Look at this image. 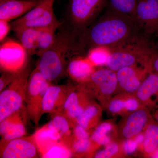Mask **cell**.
<instances>
[{"label": "cell", "instance_id": "9", "mask_svg": "<svg viewBox=\"0 0 158 158\" xmlns=\"http://www.w3.org/2000/svg\"><path fill=\"white\" fill-rule=\"evenodd\" d=\"M122 117L117 126V138L121 141L132 138L144 131L152 116L150 110L144 106Z\"/></svg>", "mask_w": 158, "mask_h": 158}, {"label": "cell", "instance_id": "8", "mask_svg": "<svg viewBox=\"0 0 158 158\" xmlns=\"http://www.w3.org/2000/svg\"><path fill=\"white\" fill-rule=\"evenodd\" d=\"M0 65L5 72L18 73L27 67L28 54L20 42L6 38L1 42Z\"/></svg>", "mask_w": 158, "mask_h": 158}, {"label": "cell", "instance_id": "25", "mask_svg": "<svg viewBox=\"0 0 158 158\" xmlns=\"http://www.w3.org/2000/svg\"><path fill=\"white\" fill-rule=\"evenodd\" d=\"M111 53L110 48L98 46L89 49L87 57L94 66H106L110 59Z\"/></svg>", "mask_w": 158, "mask_h": 158}, {"label": "cell", "instance_id": "37", "mask_svg": "<svg viewBox=\"0 0 158 158\" xmlns=\"http://www.w3.org/2000/svg\"><path fill=\"white\" fill-rule=\"evenodd\" d=\"M132 138L135 141L136 143L138 144V148L141 146L142 148L144 139V132L143 131L140 133Z\"/></svg>", "mask_w": 158, "mask_h": 158}, {"label": "cell", "instance_id": "13", "mask_svg": "<svg viewBox=\"0 0 158 158\" xmlns=\"http://www.w3.org/2000/svg\"><path fill=\"white\" fill-rule=\"evenodd\" d=\"M135 95L151 112L158 108V75L149 71Z\"/></svg>", "mask_w": 158, "mask_h": 158}, {"label": "cell", "instance_id": "5", "mask_svg": "<svg viewBox=\"0 0 158 158\" xmlns=\"http://www.w3.org/2000/svg\"><path fill=\"white\" fill-rule=\"evenodd\" d=\"M80 86L90 98H96L105 110L116 94L117 87L116 72L110 69H95L86 81Z\"/></svg>", "mask_w": 158, "mask_h": 158}, {"label": "cell", "instance_id": "15", "mask_svg": "<svg viewBox=\"0 0 158 158\" xmlns=\"http://www.w3.org/2000/svg\"><path fill=\"white\" fill-rule=\"evenodd\" d=\"M40 0H0V20L10 22L33 9Z\"/></svg>", "mask_w": 158, "mask_h": 158}, {"label": "cell", "instance_id": "22", "mask_svg": "<svg viewBox=\"0 0 158 158\" xmlns=\"http://www.w3.org/2000/svg\"><path fill=\"white\" fill-rule=\"evenodd\" d=\"M144 139L142 149L145 156L150 157L158 147V123L151 118L144 130Z\"/></svg>", "mask_w": 158, "mask_h": 158}, {"label": "cell", "instance_id": "28", "mask_svg": "<svg viewBox=\"0 0 158 158\" xmlns=\"http://www.w3.org/2000/svg\"><path fill=\"white\" fill-rule=\"evenodd\" d=\"M72 151L78 155L90 154L97 148L90 138L77 139L74 138L72 144Z\"/></svg>", "mask_w": 158, "mask_h": 158}, {"label": "cell", "instance_id": "35", "mask_svg": "<svg viewBox=\"0 0 158 158\" xmlns=\"http://www.w3.org/2000/svg\"><path fill=\"white\" fill-rule=\"evenodd\" d=\"M11 29L9 22L0 20V41L2 42L7 38V36Z\"/></svg>", "mask_w": 158, "mask_h": 158}, {"label": "cell", "instance_id": "33", "mask_svg": "<svg viewBox=\"0 0 158 158\" xmlns=\"http://www.w3.org/2000/svg\"><path fill=\"white\" fill-rule=\"evenodd\" d=\"M145 65L148 68L149 71H151L158 75V50L154 49L145 62Z\"/></svg>", "mask_w": 158, "mask_h": 158}, {"label": "cell", "instance_id": "32", "mask_svg": "<svg viewBox=\"0 0 158 158\" xmlns=\"http://www.w3.org/2000/svg\"><path fill=\"white\" fill-rule=\"evenodd\" d=\"M19 120H20V118L19 114L17 113H16L15 112L11 116H9L8 118L3 120L1 122L0 134L2 136L6 133L7 130L11 126V125Z\"/></svg>", "mask_w": 158, "mask_h": 158}, {"label": "cell", "instance_id": "12", "mask_svg": "<svg viewBox=\"0 0 158 158\" xmlns=\"http://www.w3.org/2000/svg\"><path fill=\"white\" fill-rule=\"evenodd\" d=\"M145 106L135 94H117L112 97L105 110L113 116H124Z\"/></svg>", "mask_w": 158, "mask_h": 158}, {"label": "cell", "instance_id": "6", "mask_svg": "<svg viewBox=\"0 0 158 158\" xmlns=\"http://www.w3.org/2000/svg\"><path fill=\"white\" fill-rule=\"evenodd\" d=\"M29 71L27 67L20 72L8 89L0 94V122L17 112L25 100Z\"/></svg>", "mask_w": 158, "mask_h": 158}, {"label": "cell", "instance_id": "40", "mask_svg": "<svg viewBox=\"0 0 158 158\" xmlns=\"http://www.w3.org/2000/svg\"><path fill=\"white\" fill-rule=\"evenodd\" d=\"M156 1L158 2V0H156Z\"/></svg>", "mask_w": 158, "mask_h": 158}, {"label": "cell", "instance_id": "14", "mask_svg": "<svg viewBox=\"0 0 158 158\" xmlns=\"http://www.w3.org/2000/svg\"><path fill=\"white\" fill-rule=\"evenodd\" d=\"M20 138L8 141L3 148L1 157L31 158L37 156V147L34 139Z\"/></svg>", "mask_w": 158, "mask_h": 158}, {"label": "cell", "instance_id": "27", "mask_svg": "<svg viewBox=\"0 0 158 158\" xmlns=\"http://www.w3.org/2000/svg\"><path fill=\"white\" fill-rule=\"evenodd\" d=\"M121 141L116 140L111 141L105 146L104 149L99 151L94 155L96 158H110L118 157L126 155L122 148Z\"/></svg>", "mask_w": 158, "mask_h": 158}, {"label": "cell", "instance_id": "38", "mask_svg": "<svg viewBox=\"0 0 158 158\" xmlns=\"http://www.w3.org/2000/svg\"><path fill=\"white\" fill-rule=\"evenodd\" d=\"M151 113L153 118L158 123V108L152 111Z\"/></svg>", "mask_w": 158, "mask_h": 158}, {"label": "cell", "instance_id": "21", "mask_svg": "<svg viewBox=\"0 0 158 158\" xmlns=\"http://www.w3.org/2000/svg\"><path fill=\"white\" fill-rule=\"evenodd\" d=\"M103 110L100 104L91 102L77 119V124L85 129L90 130L96 127L99 124Z\"/></svg>", "mask_w": 158, "mask_h": 158}, {"label": "cell", "instance_id": "31", "mask_svg": "<svg viewBox=\"0 0 158 158\" xmlns=\"http://www.w3.org/2000/svg\"><path fill=\"white\" fill-rule=\"evenodd\" d=\"M52 121L64 135H68L69 133V125L65 117L61 115H57L53 118Z\"/></svg>", "mask_w": 158, "mask_h": 158}, {"label": "cell", "instance_id": "29", "mask_svg": "<svg viewBox=\"0 0 158 158\" xmlns=\"http://www.w3.org/2000/svg\"><path fill=\"white\" fill-rule=\"evenodd\" d=\"M72 152L65 146L56 143L51 146L42 154L43 158H66L72 156Z\"/></svg>", "mask_w": 158, "mask_h": 158}, {"label": "cell", "instance_id": "34", "mask_svg": "<svg viewBox=\"0 0 158 158\" xmlns=\"http://www.w3.org/2000/svg\"><path fill=\"white\" fill-rule=\"evenodd\" d=\"M121 143L122 148L125 155L132 154L138 148V144L133 138L122 141Z\"/></svg>", "mask_w": 158, "mask_h": 158}, {"label": "cell", "instance_id": "39", "mask_svg": "<svg viewBox=\"0 0 158 158\" xmlns=\"http://www.w3.org/2000/svg\"><path fill=\"white\" fill-rule=\"evenodd\" d=\"M150 158H158V147L151 156Z\"/></svg>", "mask_w": 158, "mask_h": 158}, {"label": "cell", "instance_id": "20", "mask_svg": "<svg viewBox=\"0 0 158 158\" xmlns=\"http://www.w3.org/2000/svg\"><path fill=\"white\" fill-rule=\"evenodd\" d=\"M28 55H37L39 37V29L22 28L13 31Z\"/></svg>", "mask_w": 158, "mask_h": 158}, {"label": "cell", "instance_id": "30", "mask_svg": "<svg viewBox=\"0 0 158 158\" xmlns=\"http://www.w3.org/2000/svg\"><path fill=\"white\" fill-rule=\"evenodd\" d=\"M26 128L21 120L11 125L6 133L2 136L3 140L9 141L13 139L21 138L25 135Z\"/></svg>", "mask_w": 158, "mask_h": 158}, {"label": "cell", "instance_id": "10", "mask_svg": "<svg viewBox=\"0 0 158 158\" xmlns=\"http://www.w3.org/2000/svg\"><path fill=\"white\" fill-rule=\"evenodd\" d=\"M149 70L147 66L138 64L127 66L116 72L117 87L116 94H135L140 87Z\"/></svg>", "mask_w": 158, "mask_h": 158}, {"label": "cell", "instance_id": "18", "mask_svg": "<svg viewBox=\"0 0 158 158\" xmlns=\"http://www.w3.org/2000/svg\"><path fill=\"white\" fill-rule=\"evenodd\" d=\"M87 57L79 56L72 59L67 66V71L72 79L80 84L89 78L95 70Z\"/></svg>", "mask_w": 158, "mask_h": 158}, {"label": "cell", "instance_id": "2", "mask_svg": "<svg viewBox=\"0 0 158 158\" xmlns=\"http://www.w3.org/2000/svg\"><path fill=\"white\" fill-rule=\"evenodd\" d=\"M77 39L68 25L60 29L53 44L39 56L37 62V68L47 81H53L63 75L66 58L77 52Z\"/></svg>", "mask_w": 158, "mask_h": 158}, {"label": "cell", "instance_id": "11", "mask_svg": "<svg viewBox=\"0 0 158 158\" xmlns=\"http://www.w3.org/2000/svg\"><path fill=\"white\" fill-rule=\"evenodd\" d=\"M136 20L145 35L158 34V2L138 0Z\"/></svg>", "mask_w": 158, "mask_h": 158}, {"label": "cell", "instance_id": "36", "mask_svg": "<svg viewBox=\"0 0 158 158\" xmlns=\"http://www.w3.org/2000/svg\"><path fill=\"white\" fill-rule=\"evenodd\" d=\"M73 134L74 138L77 139L89 138L88 131L78 124L74 129Z\"/></svg>", "mask_w": 158, "mask_h": 158}, {"label": "cell", "instance_id": "19", "mask_svg": "<svg viewBox=\"0 0 158 158\" xmlns=\"http://www.w3.org/2000/svg\"><path fill=\"white\" fill-rule=\"evenodd\" d=\"M113 135L117 138V127L111 121H106L99 123L90 136V139L97 148L107 145L113 139Z\"/></svg>", "mask_w": 158, "mask_h": 158}, {"label": "cell", "instance_id": "1", "mask_svg": "<svg viewBox=\"0 0 158 158\" xmlns=\"http://www.w3.org/2000/svg\"><path fill=\"white\" fill-rule=\"evenodd\" d=\"M142 35L145 34L135 19L109 9L79 36L77 50L98 46L112 48Z\"/></svg>", "mask_w": 158, "mask_h": 158}, {"label": "cell", "instance_id": "26", "mask_svg": "<svg viewBox=\"0 0 158 158\" xmlns=\"http://www.w3.org/2000/svg\"><path fill=\"white\" fill-rule=\"evenodd\" d=\"M138 2V0H109L110 9L136 20Z\"/></svg>", "mask_w": 158, "mask_h": 158}, {"label": "cell", "instance_id": "16", "mask_svg": "<svg viewBox=\"0 0 158 158\" xmlns=\"http://www.w3.org/2000/svg\"><path fill=\"white\" fill-rule=\"evenodd\" d=\"M90 98L80 85L73 88L63 106L68 117L77 122L78 118L91 102Z\"/></svg>", "mask_w": 158, "mask_h": 158}, {"label": "cell", "instance_id": "23", "mask_svg": "<svg viewBox=\"0 0 158 158\" xmlns=\"http://www.w3.org/2000/svg\"><path fill=\"white\" fill-rule=\"evenodd\" d=\"M48 81L36 67L30 74L27 91L28 97V105L34 101L39 94L43 85Z\"/></svg>", "mask_w": 158, "mask_h": 158}, {"label": "cell", "instance_id": "3", "mask_svg": "<svg viewBox=\"0 0 158 158\" xmlns=\"http://www.w3.org/2000/svg\"><path fill=\"white\" fill-rule=\"evenodd\" d=\"M142 35L110 48L111 56L106 66L116 72L124 67L143 64L154 50Z\"/></svg>", "mask_w": 158, "mask_h": 158}, {"label": "cell", "instance_id": "24", "mask_svg": "<svg viewBox=\"0 0 158 158\" xmlns=\"http://www.w3.org/2000/svg\"><path fill=\"white\" fill-rule=\"evenodd\" d=\"M60 26H51L39 28V41L37 53L38 56L53 44L56 36V31Z\"/></svg>", "mask_w": 158, "mask_h": 158}, {"label": "cell", "instance_id": "17", "mask_svg": "<svg viewBox=\"0 0 158 158\" xmlns=\"http://www.w3.org/2000/svg\"><path fill=\"white\" fill-rule=\"evenodd\" d=\"M73 87L51 85L47 90L42 102L43 113L55 112L63 107L64 103Z\"/></svg>", "mask_w": 158, "mask_h": 158}, {"label": "cell", "instance_id": "4", "mask_svg": "<svg viewBox=\"0 0 158 158\" xmlns=\"http://www.w3.org/2000/svg\"><path fill=\"white\" fill-rule=\"evenodd\" d=\"M106 0H70L68 27L77 39L94 21Z\"/></svg>", "mask_w": 158, "mask_h": 158}, {"label": "cell", "instance_id": "7", "mask_svg": "<svg viewBox=\"0 0 158 158\" xmlns=\"http://www.w3.org/2000/svg\"><path fill=\"white\" fill-rule=\"evenodd\" d=\"M55 0H40L33 9L11 23L14 31L22 28H42L51 26H60L62 23L58 20L54 12Z\"/></svg>", "mask_w": 158, "mask_h": 158}]
</instances>
